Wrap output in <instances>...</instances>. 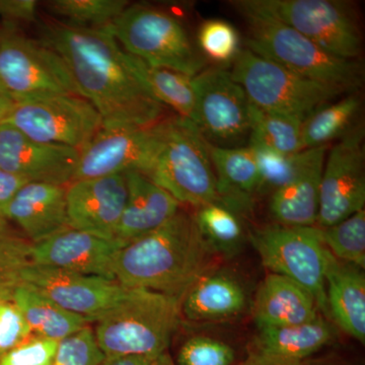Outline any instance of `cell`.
<instances>
[{"instance_id":"25","label":"cell","mask_w":365,"mask_h":365,"mask_svg":"<svg viewBox=\"0 0 365 365\" xmlns=\"http://www.w3.org/2000/svg\"><path fill=\"white\" fill-rule=\"evenodd\" d=\"M207 148L215 170L218 202L239 215H248L258 196L259 170L253 153L249 146L225 148L208 141Z\"/></svg>"},{"instance_id":"41","label":"cell","mask_w":365,"mask_h":365,"mask_svg":"<svg viewBox=\"0 0 365 365\" xmlns=\"http://www.w3.org/2000/svg\"><path fill=\"white\" fill-rule=\"evenodd\" d=\"M38 1L35 0H0V18L4 24L16 26L18 23L37 21Z\"/></svg>"},{"instance_id":"5","label":"cell","mask_w":365,"mask_h":365,"mask_svg":"<svg viewBox=\"0 0 365 365\" xmlns=\"http://www.w3.org/2000/svg\"><path fill=\"white\" fill-rule=\"evenodd\" d=\"M144 176L180 204L197 208L218 201L207 141L193 122L177 115L163 118L160 148Z\"/></svg>"},{"instance_id":"42","label":"cell","mask_w":365,"mask_h":365,"mask_svg":"<svg viewBox=\"0 0 365 365\" xmlns=\"http://www.w3.org/2000/svg\"><path fill=\"white\" fill-rule=\"evenodd\" d=\"M30 182L24 178L11 174L0 169V222H7L6 211L14 196L26 184Z\"/></svg>"},{"instance_id":"24","label":"cell","mask_w":365,"mask_h":365,"mask_svg":"<svg viewBox=\"0 0 365 365\" xmlns=\"http://www.w3.org/2000/svg\"><path fill=\"white\" fill-rule=\"evenodd\" d=\"M319 316L314 297L284 276L269 274L255 297L253 317L258 329L302 325Z\"/></svg>"},{"instance_id":"18","label":"cell","mask_w":365,"mask_h":365,"mask_svg":"<svg viewBox=\"0 0 365 365\" xmlns=\"http://www.w3.org/2000/svg\"><path fill=\"white\" fill-rule=\"evenodd\" d=\"M115 241L68 227L31 247V263L115 279Z\"/></svg>"},{"instance_id":"15","label":"cell","mask_w":365,"mask_h":365,"mask_svg":"<svg viewBox=\"0 0 365 365\" xmlns=\"http://www.w3.org/2000/svg\"><path fill=\"white\" fill-rule=\"evenodd\" d=\"M29 283L71 313L96 322L120 302L127 288L102 276L72 272L31 263L21 273Z\"/></svg>"},{"instance_id":"27","label":"cell","mask_w":365,"mask_h":365,"mask_svg":"<svg viewBox=\"0 0 365 365\" xmlns=\"http://www.w3.org/2000/svg\"><path fill=\"white\" fill-rule=\"evenodd\" d=\"M11 302L20 309L31 332L44 339L60 342L90 324L85 317L67 311L29 283L16 287Z\"/></svg>"},{"instance_id":"34","label":"cell","mask_w":365,"mask_h":365,"mask_svg":"<svg viewBox=\"0 0 365 365\" xmlns=\"http://www.w3.org/2000/svg\"><path fill=\"white\" fill-rule=\"evenodd\" d=\"M319 230L324 246L335 258L364 269L365 209L337 225Z\"/></svg>"},{"instance_id":"6","label":"cell","mask_w":365,"mask_h":365,"mask_svg":"<svg viewBox=\"0 0 365 365\" xmlns=\"http://www.w3.org/2000/svg\"><path fill=\"white\" fill-rule=\"evenodd\" d=\"M242 16L250 14L294 29L341 58L359 60L362 32L351 2L340 0H234Z\"/></svg>"},{"instance_id":"9","label":"cell","mask_w":365,"mask_h":365,"mask_svg":"<svg viewBox=\"0 0 365 365\" xmlns=\"http://www.w3.org/2000/svg\"><path fill=\"white\" fill-rule=\"evenodd\" d=\"M0 88L14 103L59 95H81L61 57L16 26L0 28Z\"/></svg>"},{"instance_id":"28","label":"cell","mask_w":365,"mask_h":365,"mask_svg":"<svg viewBox=\"0 0 365 365\" xmlns=\"http://www.w3.org/2000/svg\"><path fill=\"white\" fill-rule=\"evenodd\" d=\"M129 71L151 98L176 112L177 116L193 122L195 95L191 76L172 69L148 66L143 60L123 51Z\"/></svg>"},{"instance_id":"12","label":"cell","mask_w":365,"mask_h":365,"mask_svg":"<svg viewBox=\"0 0 365 365\" xmlns=\"http://www.w3.org/2000/svg\"><path fill=\"white\" fill-rule=\"evenodd\" d=\"M195 95L193 123L209 143L225 148L247 146L250 101L223 66L205 67L192 78Z\"/></svg>"},{"instance_id":"16","label":"cell","mask_w":365,"mask_h":365,"mask_svg":"<svg viewBox=\"0 0 365 365\" xmlns=\"http://www.w3.org/2000/svg\"><path fill=\"white\" fill-rule=\"evenodd\" d=\"M79 151L68 146L43 143L0 123V169L29 182L68 186L73 181Z\"/></svg>"},{"instance_id":"10","label":"cell","mask_w":365,"mask_h":365,"mask_svg":"<svg viewBox=\"0 0 365 365\" xmlns=\"http://www.w3.org/2000/svg\"><path fill=\"white\" fill-rule=\"evenodd\" d=\"M264 267L304 287L322 316L329 319L326 297V247L318 227L267 225L250 235Z\"/></svg>"},{"instance_id":"8","label":"cell","mask_w":365,"mask_h":365,"mask_svg":"<svg viewBox=\"0 0 365 365\" xmlns=\"http://www.w3.org/2000/svg\"><path fill=\"white\" fill-rule=\"evenodd\" d=\"M230 71L246 91L250 103L302 122L323 106L348 95L300 76L249 49L240 51Z\"/></svg>"},{"instance_id":"26","label":"cell","mask_w":365,"mask_h":365,"mask_svg":"<svg viewBox=\"0 0 365 365\" xmlns=\"http://www.w3.org/2000/svg\"><path fill=\"white\" fill-rule=\"evenodd\" d=\"M325 160L326 155H321L294 181L271 194L269 211L276 223L287 227H316Z\"/></svg>"},{"instance_id":"17","label":"cell","mask_w":365,"mask_h":365,"mask_svg":"<svg viewBox=\"0 0 365 365\" xmlns=\"http://www.w3.org/2000/svg\"><path fill=\"white\" fill-rule=\"evenodd\" d=\"M127 196L124 174L71 182L66 190L69 227L114 241Z\"/></svg>"},{"instance_id":"35","label":"cell","mask_w":365,"mask_h":365,"mask_svg":"<svg viewBox=\"0 0 365 365\" xmlns=\"http://www.w3.org/2000/svg\"><path fill=\"white\" fill-rule=\"evenodd\" d=\"M7 222H0V302L11 300L24 269L31 264L32 242L14 232Z\"/></svg>"},{"instance_id":"3","label":"cell","mask_w":365,"mask_h":365,"mask_svg":"<svg viewBox=\"0 0 365 365\" xmlns=\"http://www.w3.org/2000/svg\"><path fill=\"white\" fill-rule=\"evenodd\" d=\"M176 297L127 288L123 299L95 322L96 340L105 357L167 352L181 322Z\"/></svg>"},{"instance_id":"20","label":"cell","mask_w":365,"mask_h":365,"mask_svg":"<svg viewBox=\"0 0 365 365\" xmlns=\"http://www.w3.org/2000/svg\"><path fill=\"white\" fill-rule=\"evenodd\" d=\"M66 190L62 185L26 182L7 208V222L16 223L32 244L71 227Z\"/></svg>"},{"instance_id":"11","label":"cell","mask_w":365,"mask_h":365,"mask_svg":"<svg viewBox=\"0 0 365 365\" xmlns=\"http://www.w3.org/2000/svg\"><path fill=\"white\" fill-rule=\"evenodd\" d=\"M1 123L43 143L81 151L103 127L100 113L79 95H59L14 104Z\"/></svg>"},{"instance_id":"14","label":"cell","mask_w":365,"mask_h":365,"mask_svg":"<svg viewBox=\"0 0 365 365\" xmlns=\"http://www.w3.org/2000/svg\"><path fill=\"white\" fill-rule=\"evenodd\" d=\"M163 119L148 126H103L79 151L73 181L130 170L148 174L160 148Z\"/></svg>"},{"instance_id":"31","label":"cell","mask_w":365,"mask_h":365,"mask_svg":"<svg viewBox=\"0 0 365 365\" xmlns=\"http://www.w3.org/2000/svg\"><path fill=\"white\" fill-rule=\"evenodd\" d=\"M193 216L204 241L216 256L232 259L240 254L246 242L241 215L217 201L199 206Z\"/></svg>"},{"instance_id":"7","label":"cell","mask_w":365,"mask_h":365,"mask_svg":"<svg viewBox=\"0 0 365 365\" xmlns=\"http://www.w3.org/2000/svg\"><path fill=\"white\" fill-rule=\"evenodd\" d=\"M124 52L148 66L195 76L206 66L205 57L172 14L143 4H129L105 29Z\"/></svg>"},{"instance_id":"36","label":"cell","mask_w":365,"mask_h":365,"mask_svg":"<svg viewBox=\"0 0 365 365\" xmlns=\"http://www.w3.org/2000/svg\"><path fill=\"white\" fill-rule=\"evenodd\" d=\"M198 47L205 59L220 66L232 63L241 51L239 33L227 21H205L198 31Z\"/></svg>"},{"instance_id":"40","label":"cell","mask_w":365,"mask_h":365,"mask_svg":"<svg viewBox=\"0 0 365 365\" xmlns=\"http://www.w3.org/2000/svg\"><path fill=\"white\" fill-rule=\"evenodd\" d=\"M32 335L20 309L11 300L0 302V357Z\"/></svg>"},{"instance_id":"39","label":"cell","mask_w":365,"mask_h":365,"mask_svg":"<svg viewBox=\"0 0 365 365\" xmlns=\"http://www.w3.org/2000/svg\"><path fill=\"white\" fill-rule=\"evenodd\" d=\"M58 341L36 337L25 341L0 357V365H52Z\"/></svg>"},{"instance_id":"32","label":"cell","mask_w":365,"mask_h":365,"mask_svg":"<svg viewBox=\"0 0 365 365\" xmlns=\"http://www.w3.org/2000/svg\"><path fill=\"white\" fill-rule=\"evenodd\" d=\"M249 140L263 144L277 153L290 155L304 150L302 126L294 118L269 112L250 103Z\"/></svg>"},{"instance_id":"44","label":"cell","mask_w":365,"mask_h":365,"mask_svg":"<svg viewBox=\"0 0 365 365\" xmlns=\"http://www.w3.org/2000/svg\"><path fill=\"white\" fill-rule=\"evenodd\" d=\"M16 104L13 98L9 97V95L0 88V123L4 121L11 111L13 107Z\"/></svg>"},{"instance_id":"1","label":"cell","mask_w":365,"mask_h":365,"mask_svg":"<svg viewBox=\"0 0 365 365\" xmlns=\"http://www.w3.org/2000/svg\"><path fill=\"white\" fill-rule=\"evenodd\" d=\"M41 40L61 57L79 93L100 113L103 126H148L165 118L123 60V50L105 29H81L58 21L41 26Z\"/></svg>"},{"instance_id":"19","label":"cell","mask_w":365,"mask_h":365,"mask_svg":"<svg viewBox=\"0 0 365 365\" xmlns=\"http://www.w3.org/2000/svg\"><path fill=\"white\" fill-rule=\"evenodd\" d=\"M335 337L332 323L322 314L302 325L259 329L241 365H307Z\"/></svg>"},{"instance_id":"30","label":"cell","mask_w":365,"mask_h":365,"mask_svg":"<svg viewBox=\"0 0 365 365\" xmlns=\"http://www.w3.org/2000/svg\"><path fill=\"white\" fill-rule=\"evenodd\" d=\"M247 146L253 153L258 165V196L271 195L276 190L289 184L329 150L327 145L284 155L253 140H249Z\"/></svg>"},{"instance_id":"2","label":"cell","mask_w":365,"mask_h":365,"mask_svg":"<svg viewBox=\"0 0 365 365\" xmlns=\"http://www.w3.org/2000/svg\"><path fill=\"white\" fill-rule=\"evenodd\" d=\"M216 257L193 215L180 209L162 227L118 251L115 279L125 288L153 290L182 302L199 278L215 269Z\"/></svg>"},{"instance_id":"23","label":"cell","mask_w":365,"mask_h":365,"mask_svg":"<svg viewBox=\"0 0 365 365\" xmlns=\"http://www.w3.org/2000/svg\"><path fill=\"white\" fill-rule=\"evenodd\" d=\"M247 304L241 281L227 271L213 269L190 288L182 300L181 312L194 323H215L240 316Z\"/></svg>"},{"instance_id":"33","label":"cell","mask_w":365,"mask_h":365,"mask_svg":"<svg viewBox=\"0 0 365 365\" xmlns=\"http://www.w3.org/2000/svg\"><path fill=\"white\" fill-rule=\"evenodd\" d=\"M130 2L126 0H52L45 6L60 23L81 29H106Z\"/></svg>"},{"instance_id":"45","label":"cell","mask_w":365,"mask_h":365,"mask_svg":"<svg viewBox=\"0 0 365 365\" xmlns=\"http://www.w3.org/2000/svg\"><path fill=\"white\" fill-rule=\"evenodd\" d=\"M307 365H309V364H307Z\"/></svg>"},{"instance_id":"21","label":"cell","mask_w":365,"mask_h":365,"mask_svg":"<svg viewBox=\"0 0 365 365\" xmlns=\"http://www.w3.org/2000/svg\"><path fill=\"white\" fill-rule=\"evenodd\" d=\"M124 175L128 196L114 237L121 248L162 227L181 206L174 197L141 173L130 170Z\"/></svg>"},{"instance_id":"22","label":"cell","mask_w":365,"mask_h":365,"mask_svg":"<svg viewBox=\"0 0 365 365\" xmlns=\"http://www.w3.org/2000/svg\"><path fill=\"white\" fill-rule=\"evenodd\" d=\"M325 281L329 318L343 332L364 344V269L338 260L327 250Z\"/></svg>"},{"instance_id":"13","label":"cell","mask_w":365,"mask_h":365,"mask_svg":"<svg viewBox=\"0 0 365 365\" xmlns=\"http://www.w3.org/2000/svg\"><path fill=\"white\" fill-rule=\"evenodd\" d=\"M364 126L359 122L331 148L319 187V228L337 225L364 209Z\"/></svg>"},{"instance_id":"43","label":"cell","mask_w":365,"mask_h":365,"mask_svg":"<svg viewBox=\"0 0 365 365\" xmlns=\"http://www.w3.org/2000/svg\"><path fill=\"white\" fill-rule=\"evenodd\" d=\"M101 365H176L169 352L105 357Z\"/></svg>"},{"instance_id":"38","label":"cell","mask_w":365,"mask_h":365,"mask_svg":"<svg viewBox=\"0 0 365 365\" xmlns=\"http://www.w3.org/2000/svg\"><path fill=\"white\" fill-rule=\"evenodd\" d=\"M105 355L101 351L90 326L60 341L52 365H101Z\"/></svg>"},{"instance_id":"4","label":"cell","mask_w":365,"mask_h":365,"mask_svg":"<svg viewBox=\"0 0 365 365\" xmlns=\"http://www.w3.org/2000/svg\"><path fill=\"white\" fill-rule=\"evenodd\" d=\"M248 24L247 49L317 83L346 93L359 91L364 69L360 60L341 58L278 21L242 16Z\"/></svg>"},{"instance_id":"37","label":"cell","mask_w":365,"mask_h":365,"mask_svg":"<svg viewBox=\"0 0 365 365\" xmlns=\"http://www.w3.org/2000/svg\"><path fill=\"white\" fill-rule=\"evenodd\" d=\"M234 348L208 336H193L182 343L178 351L176 365H232Z\"/></svg>"},{"instance_id":"29","label":"cell","mask_w":365,"mask_h":365,"mask_svg":"<svg viewBox=\"0 0 365 365\" xmlns=\"http://www.w3.org/2000/svg\"><path fill=\"white\" fill-rule=\"evenodd\" d=\"M362 98L359 91L348 93L312 114L302 126V143L304 150L327 146L344 136L356 121L361 112Z\"/></svg>"}]
</instances>
